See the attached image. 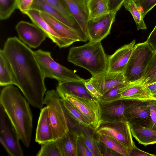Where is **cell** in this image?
Returning <instances> with one entry per match:
<instances>
[{
	"mask_svg": "<svg viewBox=\"0 0 156 156\" xmlns=\"http://www.w3.org/2000/svg\"><path fill=\"white\" fill-rule=\"evenodd\" d=\"M2 50L12 70L14 85L32 106L41 110L47 89L34 51L16 37L8 38Z\"/></svg>",
	"mask_w": 156,
	"mask_h": 156,
	"instance_id": "1",
	"label": "cell"
},
{
	"mask_svg": "<svg viewBox=\"0 0 156 156\" xmlns=\"http://www.w3.org/2000/svg\"><path fill=\"white\" fill-rule=\"evenodd\" d=\"M19 89L13 85L5 86L0 96L1 105L27 148L29 147L33 130V116L29 103Z\"/></svg>",
	"mask_w": 156,
	"mask_h": 156,
	"instance_id": "2",
	"label": "cell"
},
{
	"mask_svg": "<svg viewBox=\"0 0 156 156\" xmlns=\"http://www.w3.org/2000/svg\"><path fill=\"white\" fill-rule=\"evenodd\" d=\"M108 57L101 42H91L71 47L67 57L68 61L87 70L92 76L107 71Z\"/></svg>",
	"mask_w": 156,
	"mask_h": 156,
	"instance_id": "3",
	"label": "cell"
},
{
	"mask_svg": "<svg viewBox=\"0 0 156 156\" xmlns=\"http://www.w3.org/2000/svg\"><path fill=\"white\" fill-rule=\"evenodd\" d=\"M156 52L147 40L136 44L123 73L126 80L133 82L144 79L147 66Z\"/></svg>",
	"mask_w": 156,
	"mask_h": 156,
	"instance_id": "4",
	"label": "cell"
},
{
	"mask_svg": "<svg viewBox=\"0 0 156 156\" xmlns=\"http://www.w3.org/2000/svg\"><path fill=\"white\" fill-rule=\"evenodd\" d=\"M36 59L45 78L56 80L58 83L81 81L84 79L76 74L75 71L69 69L58 63L52 58L51 53L39 49L34 51Z\"/></svg>",
	"mask_w": 156,
	"mask_h": 156,
	"instance_id": "5",
	"label": "cell"
},
{
	"mask_svg": "<svg viewBox=\"0 0 156 156\" xmlns=\"http://www.w3.org/2000/svg\"><path fill=\"white\" fill-rule=\"evenodd\" d=\"M60 98L56 90H52L46 92L44 101L48 108L54 140L61 138L69 131Z\"/></svg>",
	"mask_w": 156,
	"mask_h": 156,
	"instance_id": "6",
	"label": "cell"
},
{
	"mask_svg": "<svg viewBox=\"0 0 156 156\" xmlns=\"http://www.w3.org/2000/svg\"><path fill=\"white\" fill-rule=\"evenodd\" d=\"M0 142L10 156H23L18 135L2 106L0 105Z\"/></svg>",
	"mask_w": 156,
	"mask_h": 156,
	"instance_id": "7",
	"label": "cell"
},
{
	"mask_svg": "<svg viewBox=\"0 0 156 156\" xmlns=\"http://www.w3.org/2000/svg\"><path fill=\"white\" fill-rule=\"evenodd\" d=\"M60 98L71 103L88 120L95 130L98 127L101 122L100 103L97 99H87L69 94Z\"/></svg>",
	"mask_w": 156,
	"mask_h": 156,
	"instance_id": "8",
	"label": "cell"
},
{
	"mask_svg": "<svg viewBox=\"0 0 156 156\" xmlns=\"http://www.w3.org/2000/svg\"><path fill=\"white\" fill-rule=\"evenodd\" d=\"M94 133L112 137L128 148L135 145L130 125L127 122H102Z\"/></svg>",
	"mask_w": 156,
	"mask_h": 156,
	"instance_id": "9",
	"label": "cell"
},
{
	"mask_svg": "<svg viewBox=\"0 0 156 156\" xmlns=\"http://www.w3.org/2000/svg\"><path fill=\"white\" fill-rule=\"evenodd\" d=\"M117 12L110 11L100 17L88 20L86 34L90 41L101 42L109 34Z\"/></svg>",
	"mask_w": 156,
	"mask_h": 156,
	"instance_id": "10",
	"label": "cell"
},
{
	"mask_svg": "<svg viewBox=\"0 0 156 156\" xmlns=\"http://www.w3.org/2000/svg\"><path fill=\"white\" fill-rule=\"evenodd\" d=\"M15 29L19 39L30 48H37L48 37L46 34L40 28L28 22H19Z\"/></svg>",
	"mask_w": 156,
	"mask_h": 156,
	"instance_id": "11",
	"label": "cell"
},
{
	"mask_svg": "<svg viewBox=\"0 0 156 156\" xmlns=\"http://www.w3.org/2000/svg\"><path fill=\"white\" fill-rule=\"evenodd\" d=\"M125 115L130 124L150 128L151 119L147 101L131 100L125 109Z\"/></svg>",
	"mask_w": 156,
	"mask_h": 156,
	"instance_id": "12",
	"label": "cell"
},
{
	"mask_svg": "<svg viewBox=\"0 0 156 156\" xmlns=\"http://www.w3.org/2000/svg\"><path fill=\"white\" fill-rule=\"evenodd\" d=\"M131 101L121 99L107 103L99 102L101 122H127L125 112Z\"/></svg>",
	"mask_w": 156,
	"mask_h": 156,
	"instance_id": "13",
	"label": "cell"
},
{
	"mask_svg": "<svg viewBox=\"0 0 156 156\" xmlns=\"http://www.w3.org/2000/svg\"><path fill=\"white\" fill-rule=\"evenodd\" d=\"M136 41L133 40L116 50L108 57L107 71L115 73H123L133 52Z\"/></svg>",
	"mask_w": 156,
	"mask_h": 156,
	"instance_id": "14",
	"label": "cell"
},
{
	"mask_svg": "<svg viewBox=\"0 0 156 156\" xmlns=\"http://www.w3.org/2000/svg\"><path fill=\"white\" fill-rule=\"evenodd\" d=\"M90 80L102 96L114 87L128 82L126 80L123 73L108 71L97 76H92Z\"/></svg>",
	"mask_w": 156,
	"mask_h": 156,
	"instance_id": "15",
	"label": "cell"
},
{
	"mask_svg": "<svg viewBox=\"0 0 156 156\" xmlns=\"http://www.w3.org/2000/svg\"><path fill=\"white\" fill-rule=\"evenodd\" d=\"M42 17L49 24L54 31L70 45L73 43L82 41L79 33L44 12L40 11Z\"/></svg>",
	"mask_w": 156,
	"mask_h": 156,
	"instance_id": "16",
	"label": "cell"
},
{
	"mask_svg": "<svg viewBox=\"0 0 156 156\" xmlns=\"http://www.w3.org/2000/svg\"><path fill=\"white\" fill-rule=\"evenodd\" d=\"M24 14L29 17L33 23L44 31L47 34L48 37L60 48H66L70 46L42 17L40 14V11L30 9Z\"/></svg>",
	"mask_w": 156,
	"mask_h": 156,
	"instance_id": "17",
	"label": "cell"
},
{
	"mask_svg": "<svg viewBox=\"0 0 156 156\" xmlns=\"http://www.w3.org/2000/svg\"><path fill=\"white\" fill-rule=\"evenodd\" d=\"M61 0L73 16L77 25L87 35L86 28L88 17L87 3L88 0Z\"/></svg>",
	"mask_w": 156,
	"mask_h": 156,
	"instance_id": "18",
	"label": "cell"
},
{
	"mask_svg": "<svg viewBox=\"0 0 156 156\" xmlns=\"http://www.w3.org/2000/svg\"><path fill=\"white\" fill-rule=\"evenodd\" d=\"M53 140L47 106L41 109L36 130L35 141L41 145Z\"/></svg>",
	"mask_w": 156,
	"mask_h": 156,
	"instance_id": "19",
	"label": "cell"
},
{
	"mask_svg": "<svg viewBox=\"0 0 156 156\" xmlns=\"http://www.w3.org/2000/svg\"><path fill=\"white\" fill-rule=\"evenodd\" d=\"M153 99L144 79L133 82L121 94V99L147 101Z\"/></svg>",
	"mask_w": 156,
	"mask_h": 156,
	"instance_id": "20",
	"label": "cell"
},
{
	"mask_svg": "<svg viewBox=\"0 0 156 156\" xmlns=\"http://www.w3.org/2000/svg\"><path fill=\"white\" fill-rule=\"evenodd\" d=\"M84 80L59 83L56 90L60 98L65 94H69L87 99H97L89 93L84 85Z\"/></svg>",
	"mask_w": 156,
	"mask_h": 156,
	"instance_id": "21",
	"label": "cell"
},
{
	"mask_svg": "<svg viewBox=\"0 0 156 156\" xmlns=\"http://www.w3.org/2000/svg\"><path fill=\"white\" fill-rule=\"evenodd\" d=\"M129 124L132 136L139 143L145 146L156 144V130L139 125Z\"/></svg>",
	"mask_w": 156,
	"mask_h": 156,
	"instance_id": "22",
	"label": "cell"
},
{
	"mask_svg": "<svg viewBox=\"0 0 156 156\" xmlns=\"http://www.w3.org/2000/svg\"><path fill=\"white\" fill-rule=\"evenodd\" d=\"M78 136L69 130L62 137L56 140L61 156H77Z\"/></svg>",
	"mask_w": 156,
	"mask_h": 156,
	"instance_id": "23",
	"label": "cell"
},
{
	"mask_svg": "<svg viewBox=\"0 0 156 156\" xmlns=\"http://www.w3.org/2000/svg\"><path fill=\"white\" fill-rule=\"evenodd\" d=\"M77 125L81 132L78 136L91 152L94 156H102L97 136L95 137L94 130L78 124Z\"/></svg>",
	"mask_w": 156,
	"mask_h": 156,
	"instance_id": "24",
	"label": "cell"
},
{
	"mask_svg": "<svg viewBox=\"0 0 156 156\" xmlns=\"http://www.w3.org/2000/svg\"><path fill=\"white\" fill-rule=\"evenodd\" d=\"M14 79L11 65L2 49L0 50V85L1 86L14 85Z\"/></svg>",
	"mask_w": 156,
	"mask_h": 156,
	"instance_id": "25",
	"label": "cell"
},
{
	"mask_svg": "<svg viewBox=\"0 0 156 156\" xmlns=\"http://www.w3.org/2000/svg\"><path fill=\"white\" fill-rule=\"evenodd\" d=\"M88 20L100 17L110 12L109 0H88Z\"/></svg>",
	"mask_w": 156,
	"mask_h": 156,
	"instance_id": "26",
	"label": "cell"
},
{
	"mask_svg": "<svg viewBox=\"0 0 156 156\" xmlns=\"http://www.w3.org/2000/svg\"><path fill=\"white\" fill-rule=\"evenodd\" d=\"M60 101L64 112L72 120L80 125L94 129L88 120L69 101L61 98Z\"/></svg>",
	"mask_w": 156,
	"mask_h": 156,
	"instance_id": "27",
	"label": "cell"
},
{
	"mask_svg": "<svg viewBox=\"0 0 156 156\" xmlns=\"http://www.w3.org/2000/svg\"><path fill=\"white\" fill-rule=\"evenodd\" d=\"M44 0L68 20L79 33L82 38H84L86 37L85 34L77 25L73 16L61 0Z\"/></svg>",
	"mask_w": 156,
	"mask_h": 156,
	"instance_id": "28",
	"label": "cell"
},
{
	"mask_svg": "<svg viewBox=\"0 0 156 156\" xmlns=\"http://www.w3.org/2000/svg\"><path fill=\"white\" fill-rule=\"evenodd\" d=\"M30 9H34L47 12L58 21L79 33L74 28L70 23L59 12L55 10L44 0H34Z\"/></svg>",
	"mask_w": 156,
	"mask_h": 156,
	"instance_id": "29",
	"label": "cell"
},
{
	"mask_svg": "<svg viewBox=\"0 0 156 156\" xmlns=\"http://www.w3.org/2000/svg\"><path fill=\"white\" fill-rule=\"evenodd\" d=\"M98 141L107 147L112 149L121 155L129 156V149L124 144L115 139L102 134H96Z\"/></svg>",
	"mask_w": 156,
	"mask_h": 156,
	"instance_id": "30",
	"label": "cell"
},
{
	"mask_svg": "<svg viewBox=\"0 0 156 156\" xmlns=\"http://www.w3.org/2000/svg\"><path fill=\"white\" fill-rule=\"evenodd\" d=\"M126 9L130 12L136 23L137 30H146L141 11L133 0H126L123 4Z\"/></svg>",
	"mask_w": 156,
	"mask_h": 156,
	"instance_id": "31",
	"label": "cell"
},
{
	"mask_svg": "<svg viewBox=\"0 0 156 156\" xmlns=\"http://www.w3.org/2000/svg\"><path fill=\"white\" fill-rule=\"evenodd\" d=\"M133 82H127L114 87L102 95L98 100L100 102L107 103L121 99V94Z\"/></svg>",
	"mask_w": 156,
	"mask_h": 156,
	"instance_id": "32",
	"label": "cell"
},
{
	"mask_svg": "<svg viewBox=\"0 0 156 156\" xmlns=\"http://www.w3.org/2000/svg\"><path fill=\"white\" fill-rule=\"evenodd\" d=\"M16 9V0H0V19L8 18Z\"/></svg>",
	"mask_w": 156,
	"mask_h": 156,
	"instance_id": "33",
	"label": "cell"
},
{
	"mask_svg": "<svg viewBox=\"0 0 156 156\" xmlns=\"http://www.w3.org/2000/svg\"><path fill=\"white\" fill-rule=\"evenodd\" d=\"M41 145L36 156H61L56 140H52Z\"/></svg>",
	"mask_w": 156,
	"mask_h": 156,
	"instance_id": "34",
	"label": "cell"
},
{
	"mask_svg": "<svg viewBox=\"0 0 156 156\" xmlns=\"http://www.w3.org/2000/svg\"><path fill=\"white\" fill-rule=\"evenodd\" d=\"M150 109L151 119L150 128L156 130V99L147 101Z\"/></svg>",
	"mask_w": 156,
	"mask_h": 156,
	"instance_id": "35",
	"label": "cell"
},
{
	"mask_svg": "<svg viewBox=\"0 0 156 156\" xmlns=\"http://www.w3.org/2000/svg\"><path fill=\"white\" fill-rule=\"evenodd\" d=\"M156 73V52L146 69L144 79L146 84Z\"/></svg>",
	"mask_w": 156,
	"mask_h": 156,
	"instance_id": "36",
	"label": "cell"
},
{
	"mask_svg": "<svg viewBox=\"0 0 156 156\" xmlns=\"http://www.w3.org/2000/svg\"><path fill=\"white\" fill-rule=\"evenodd\" d=\"M77 156H94L90 150L78 136L76 140Z\"/></svg>",
	"mask_w": 156,
	"mask_h": 156,
	"instance_id": "37",
	"label": "cell"
},
{
	"mask_svg": "<svg viewBox=\"0 0 156 156\" xmlns=\"http://www.w3.org/2000/svg\"><path fill=\"white\" fill-rule=\"evenodd\" d=\"M156 5V0H144L140 10L144 17Z\"/></svg>",
	"mask_w": 156,
	"mask_h": 156,
	"instance_id": "38",
	"label": "cell"
},
{
	"mask_svg": "<svg viewBox=\"0 0 156 156\" xmlns=\"http://www.w3.org/2000/svg\"><path fill=\"white\" fill-rule=\"evenodd\" d=\"M34 0H16L17 9L23 13L31 9Z\"/></svg>",
	"mask_w": 156,
	"mask_h": 156,
	"instance_id": "39",
	"label": "cell"
},
{
	"mask_svg": "<svg viewBox=\"0 0 156 156\" xmlns=\"http://www.w3.org/2000/svg\"><path fill=\"white\" fill-rule=\"evenodd\" d=\"M85 86L90 94L93 97L98 100L102 95L91 83L90 79L84 80Z\"/></svg>",
	"mask_w": 156,
	"mask_h": 156,
	"instance_id": "40",
	"label": "cell"
},
{
	"mask_svg": "<svg viewBox=\"0 0 156 156\" xmlns=\"http://www.w3.org/2000/svg\"><path fill=\"white\" fill-rule=\"evenodd\" d=\"M129 156H154L155 155L143 151L137 147L135 145L129 149Z\"/></svg>",
	"mask_w": 156,
	"mask_h": 156,
	"instance_id": "41",
	"label": "cell"
},
{
	"mask_svg": "<svg viewBox=\"0 0 156 156\" xmlns=\"http://www.w3.org/2000/svg\"><path fill=\"white\" fill-rule=\"evenodd\" d=\"M102 156H114L121 155L120 154L108 147L102 142L99 141Z\"/></svg>",
	"mask_w": 156,
	"mask_h": 156,
	"instance_id": "42",
	"label": "cell"
},
{
	"mask_svg": "<svg viewBox=\"0 0 156 156\" xmlns=\"http://www.w3.org/2000/svg\"><path fill=\"white\" fill-rule=\"evenodd\" d=\"M110 11L118 12L126 0H109Z\"/></svg>",
	"mask_w": 156,
	"mask_h": 156,
	"instance_id": "43",
	"label": "cell"
},
{
	"mask_svg": "<svg viewBox=\"0 0 156 156\" xmlns=\"http://www.w3.org/2000/svg\"><path fill=\"white\" fill-rule=\"evenodd\" d=\"M147 41L156 50V25L148 37Z\"/></svg>",
	"mask_w": 156,
	"mask_h": 156,
	"instance_id": "44",
	"label": "cell"
},
{
	"mask_svg": "<svg viewBox=\"0 0 156 156\" xmlns=\"http://www.w3.org/2000/svg\"><path fill=\"white\" fill-rule=\"evenodd\" d=\"M153 97L156 99V82L147 85Z\"/></svg>",
	"mask_w": 156,
	"mask_h": 156,
	"instance_id": "45",
	"label": "cell"
},
{
	"mask_svg": "<svg viewBox=\"0 0 156 156\" xmlns=\"http://www.w3.org/2000/svg\"><path fill=\"white\" fill-rule=\"evenodd\" d=\"M156 82V73L152 76L146 83L147 85L150 83H152Z\"/></svg>",
	"mask_w": 156,
	"mask_h": 156,
	"instance_id": "46",
	"label": "cell"
},
{
	"mask_svg": "<svg viewBox=\"0 0 156 156\" xmlns=\"http://www.w3.org/2000/svg\"><path fill=\"white\" fill-rule=\"evenodd\" d=\"M143 1L144 0H134V1L139 8L140 10Z\"/></svg>",
	"mask_w": 156,
	"mask_h": 156,
	"instance_id": "47",
	"label": "cell"
}]
</instances>
